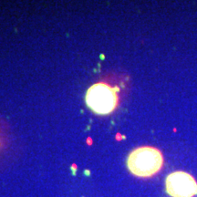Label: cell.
Returning a JSON list of instances; mask_svg holds the SVG:
<instances>
[{
    "label": "cell",
    "mask_w": 197,
    "mask_h": 197,
    "mask_svg": "<svg viewBox=\"0 0 197 197\" xmlns=\"http://www.w3.org/2000/svg\"><path fill=\"white\" fill-rule=\"evenodd\" d=\"M165 190L171 197H194L197 194V183L185 172H174L166 177Z\"/></svg>",
    "instance_id": "3"
},
{
    "label": "cell",
    "mask_w": 197,
    "mask_h": 197,
    "mask_svg": "<svg viewBox=\"0 0 197 197\" xmlns=\"http://www.w3.org/2000/svg\"><path fill=\"white\" fill-rule=\"evenodd\" d=\"M119 88L105 81L91 85L86 92L85 101L88 108L98 115H108L119 105Z\"/></svg>",
    "instance_id": "2"
},
{
    "label": "cell",
    "mask_w": 197,
    "mask_h": 197,
    "mask_svg": "<svg viewBox=\"0 0 197 197\" xmlns=\"http://www.w3.org/2000/svg\"><path fill=\"white\" fill-rule=\"evenodd\" d=\"M163 156L157 148L142 146L136 148L127 158V167L131 174L140 178L155 175L163 166Z\"/></svg>",
    "instance_id": "1"
}]
</instances>
